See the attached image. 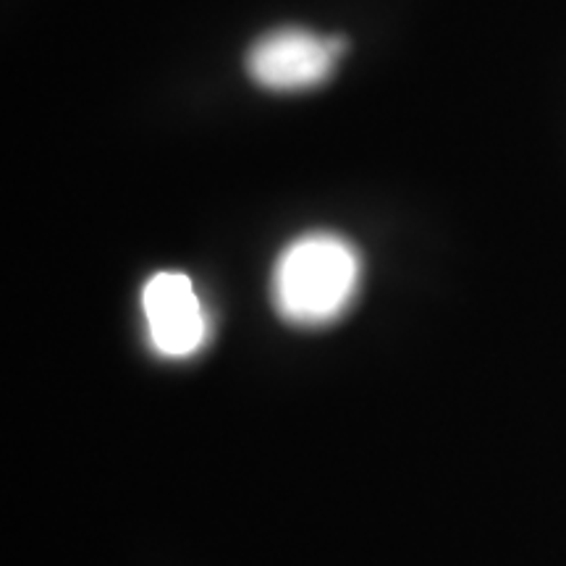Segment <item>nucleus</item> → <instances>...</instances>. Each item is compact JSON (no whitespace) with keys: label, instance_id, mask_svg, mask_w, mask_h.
I'll list each match as a JSON object with an SVG mask.
<instances>
[{"label":"nucleus","instance_id":"obj_2","mask_svg":"<svg viewBox=\"0 0 566 566\" xmlns=\"http://www.w3.org/2000/svg\"><path fill=\"white\" fill-rule=\"evenodd\" d=\"M342 53V38H321L289 27L254 42L247 55V71L265 90L304 92L331 80Z\"/></svg>","mask_w":566,"mask_h":566},{"label":"nucleus","instance_id":"obj_1","mask_svg":"<svg viewBox=\"0 0 566 566\" xmlns=\"http://www.w3.org/2000/svg\"><path fill=\"white\" fill-rule=\"evenodd\" d=\"M363 281V260L344 237L304 233L281 252L271 294L279 315L300 328H321L342 317Z\"/></svg>","mask_w":566,"mask_h":566},{"label":"nucleus","instance_id":"obj_3","mask_svg":"<svg viewBox=\"0 0 566 566\" xmlns=\"http://www.w3.org/2000/svg\"><path fill=\"white\" fill-rule=\"evenodd\" d=\"M142 313H145L153 349L160 357H192L210 336L208 310L187 273H155L142 289Z\"/></svg>","mask_w":566,"mask_h":566}]
</instances>
